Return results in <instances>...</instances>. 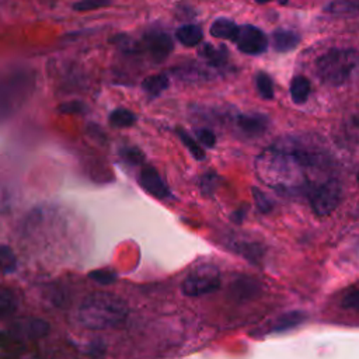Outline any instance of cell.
Segmentation results:
<instances>
[{"instance_id": "35", "label": "cell", "mask_w": 359, "mask_h": 359, "mask_svg": "<svg viewBox=\"0 0 359 359\" xmlns=\"http://www.w3.org/2000/svg\"><path fill=\"white\" fill-rule=\"evenodd\" d=\"M358 182H359V174H358Z\"/></svg>"}, {"instance_id": "6", "label": "cell", "mask_w": 359, "mask_h": 359, "mask_svg": "<svg viewBox=\"0 0 359 359\" xmlns=\"http://www.w3.org/2000/svg\"><path fill=\"white\" fill-rule=\"evenodd\" d=\"M234 42L237 43V48L247 55H261L268 48L266 35L258 27L250 24L238 27Z\"/></svg>"}, {"instance_id": "18", "label": "cell", "mask_w": 359, "mask_h": 359, "mask_svg": "<svg viewBox=\"0 0 359 359\" xmlns=\"http://www.w3.org/2000/svg\"><path fill=\"white\" fill-rule=\"evenodd\" d=\"M324 10L335 15H356L359 13V3L353 0H334Z\"/></svg>"}, {"instance_id": "7", "label": "cell", "mask_w": 359, "mask_h": 359, "mask_svg": "<svg viewBox=\"0 0 359 359\" xmlns=\"http://www.w3.org/2000/svg\"><path fill=\"white\" fill-rule=\"evenodd\" d=\"M144 46L151 59L160 63L170 56L174 49V42L167 32L150 31L144 35Z\"/></svg>"}, {"instance_id": "3", "label": "cell", "mask_w": 359, "mask_h": 359, "mask_svg": "<svg viewBox=\"0 0 359 359\" xmlns=\"http://www.w3.org/2000/svg\"><path fill=\"white\" fill-rule=\"evenodd\" d=\"M318 77L328 86H342L359 74V52L355 49H330L316 62Z\"/></svg>"}, {"instance_id": "24", "label": "cell", "mask_w": 359, "mask_h": 359, "mask_svg": "<svg viewBox=\"0 0 359 359\" xmlns=\"http://www.w3.org/2000/svg\"><path fill=\"white\" fill-rule=\"evenodd\" d=\"M177 133L180 136V139L182 140V143L187 146V149L191 151V154L198 158V160H202L205 157V150L199 146V143L185 130L182 129H177Z\"/></svg>"}, {"instance_id": "27", "label": "cell", "mask_w": 359, "mask_h": 359, "mask_svg": "<svg viewBox=\"0 0 359 359\" xmlns=\"http://www.w3.org/2000/svg\"><path fill=\"white\" fill-rule=\"evenodd\" d=\"M88 278L100 285H111L116 280V273L108 269H95L88 273Z\"/></svg>"}, {"instance_id": "19", "label": "cell", "mask_w": 359, "mask_h": 359, "mask_svg": "<svg viewBox=\"0 0 359 359\" xmlns=\"http://www.w3.org/2000/svg\"><path fill=\"white\" fill-rule=\"evenodd\" d=\"M108 121L115 128H129L136 122V115L126 108H116L109 114Z\"/></svg>"}, {"instance_id": "12", "label": "cell", "mask_w": 359, "mask_h": 359, "mask_svg": "<svg viewBox=\"0 0 359 359\" xmlns=\"http://www.w3.org/2000/svg\"><path fill=\"white\" fill-rule=\"evenodd\" d=\"M210 35L219 39H229L234 41L238 32V25L229 20V18H217L212 25H210Z\"/></svg>"}, {"instance_id": "28", "label": "cell", "mask_w": 359, "mask_h": 359, "mask_svg": "<svg viewBox=\"0 0 359 359\" xmlns=\"http://www.w3.org/2000/svg\"><path fill=\"white\" fill-rule=\"evenodd\" d=\"M57 111L60 114H69V115H77V114H86L87 107L81 101H67L57 107Z\"/></svg>"}, {"instance_id": "34", "label": "cell", "mask_w": 359, "mask_h": 359, "mask_svg": "<svg viewBox=\"0 0 359 359\" xmlns=\"http://www.w3.org/2000/svg\"><path fill=\"white\" fill-rule=\"evenodd\" d=\"M258 4H262V3H268V1H271V0H255Z\"/></svg>"}, {"instance_id": "9", "label": "cell", "mask_w": 359, "mask_h": 359, "mask_svg": "<svg viewBox=\"0 0 359 359\" xmlns=\"http://www.w3.org/2000/svg\"><path fill=\"white\" fill-rule=\"evenodd\" d=\"M139 184L146 192H149L154 198H158V199H171L172 198L168 187L165 185V182L163 181L160 174L153 167L142 168V171L139 174Z\"/></svg>"}, {"instance_id": "5", "label": "cell", "mask_w": 359, "mask_h": 359, "mask_svg": "<svg viewBox=\"0 0 359 359\" xmlns=\"http://www.w3.org/2000/svg\"><path fill=\"white\" fill-rule=\"evenodd\" d=\"M342 196V188L341 184L334 180L328 178L325 181H321L309 189V201L311 205V209L320 215V216H327L332 213Z\"/></svg>"}, {"instance_id": "16", "label": "cell", "mask_w": 359, "mask_h": 359, "mask_svg": "<svg viewBox=\"0 0 359 359\" xmlns=\"http://www.w3.org/2000/svg\"><path fill=\"white\" fill-rule=\"evenodd\" d=\"M168 77L163 73L158 74H151L146 77L142 83V88L146 94H149L151 98L160 95L167 87H168Z\"/></svg>"}, {"instance_id": "8", "label": "cell", "mask_w": 359, "mask_h": 359, "mask_svg": "<svg viewBox=\"0 0 359 359\" xmlns=\"http://www.w3.org/2000/svg\"><path fill=\"white\" fill-rule=\"evenodd\" d=\"M50 325L41 318H20L11 324V334L18 338L38 339L49 334Z\"/></svg>"}, {"instance_id": "22", "label": "cell", "mask_w": 359, "mask_h": 359, "mask_svg": "<svg viewBox=\"0 0 359 359\" xmlns=\"http://www.w3.org/2000/svg\"><path fill=\"white\" fill-rule=\"evenodd\" d=\"M255 84L259 95L265 100H272L273 98V81L269 74L259 72L255 76Z\"/></svg>"}, {"instance_id": "33", "label": "cell", "mask_w": 359, "mask_h": 359, "mask_svg": "<svg viewBox=\"0 0 359 359\" xmlns=\"http://www.w3.org/2000/svg\"><path fill=\"white\" fill-rule=\"evenodd\" d=\"M287 1H289V0H278V3H279V4H282V6H286V4H287Z\"/></svg>"}, {"instance_id": "32", "label": "cell", "mask_w": 359, "mask_h": 359, "mask_svg": "<svg viewBox=\"0 0 359 359\" xmlns=\"http://www.w3.org/2000/svg\"><path fill=\"white\" fill-rule=\"evenodd\" d=\"M196 136L198 140L206 147H213L216 144V136L210 129H198Z\"/></svg>"}, {"instance_id": "26", "label": "cell", "mask_w": 359, "mask_h": 359, "mask_svg": "<svg viewBox=\"0 0 359 359\" xmlns=\"http://www.w3.org/2000/svg\"><path fill=\"white\" fill-rule=\"evenodd\" d=\"M111 0H77L73 3L74 11H94L104 7H108Z\"/></svg>"}, {"instance_id": "15", "label": "cell", "mask_w": 359, "mask_h": 359, "mask_svg": "<svg viewBox=\"0 0 359 359\" xmlns=\"http://www.w3.org/2000/svg\"><path fill=\"white\" fill-rule=\"evenodd\" d=\"M175 36L177 39L184 45V46H188V48H192V46H196L198 43H201L202 38H203V32L202 29L195 25V24H185L182 27H180L177 31H175Z\"/></svg>"}, {"instance_id": "25", "label": "cell", "mask_w": 359, "mask_h": 359, "mask_svg": "<svg viewBox=\"0 0 359 359\" xmlns=\"http://www.w3.org/2000/svg\"><path fill=\"white\" fill-rule=\"evenodd\" d=\"M341 307L349 311H359V286H355L344 293L339 302Z\"/></svg>"}, {"instance_id": "4", "label": "cell", "mask_w": 359, "mask_h": 359, "mask_svg": "<svg viewBox=\"0 0 359 359\" xmlns=\"http://www.w3.org/2000/svg\"><path fill=\"white\" fill-rule=\"evenodd\" d=\"M220 287V271L212 264L198 265L184 279L181 289L187 296H202Z\"/></svg>"}, {"instance_id": "13", "label": "cell", "mask_w": 359, "mask_h": 359, "mask_svg": "<svg viewBox=\"0 0 359 359\" xmlns=\"http://www.w3.org/2000/svg\"><path fill=\"white\" fill-rule=\"evenodd\" d=\"M300 38L296 32L287 29H278L272 34V43L275 50L278 52H289L294 49L299 43Z\"/></svg>"}, {"instance_id": "20", "label": "cell", "mask_w": 359, "mask_h": 359, "mask_svg": "<svg viewBox=\"0 0 359 359\" xmlns=\"http://www.w3.org/2000/svg\"><path fill=\"white\" fill-rule=\"evenodd\" d=\"M17 306L18 302L15 294L10 289L0 286V317L11 314L13 311H15Z\"/></svg>"}, {"instance_id": "30", "label": "cell", "mask_w": 359, "mask_h": 359, "mask_svg": "<svg viewBox=\"0 0 359 359\" xmlns=\"http://www.w3.org/2000/svg\"><path fill=\"white\" fill-rule=\"evenodd\" d=\"M121 157H122L126 163H129V164H132V165L140 164V163L143 161V154H142V151H140L139 149H136V147H123V149L121 150Z\"/></svg>"}, {"instance_id": "17", "label": "cell", "mask_w": 359, "mask_h": 359, "mask_svg": "<svg viewBox=\"0 0 359 359\" xmlns=\"http://www.w3.org/2000/svg\"><path fill=\"white\" fill-rule=\"evenodd\" d=\"M310 94V81L304 76L293 77L290 83V95L294 104H303Z\"/></svg>"}, {"instance_id": "31", "label": "cell", "mask_w": 359, "mask_h": 359, "mask_svg": "<svg viewBox=\"0 0 359 359\" xmlns=\"http://www.w3.org/2000/svg\"><path fill=\"white\" fill-rule=\"evenodd\" d=\"M217 175L215 172H206L205 175L201 177L199 180V185L203 194H212L216 187H217Z\"/></svg>"}, {"instance_id": "21", "label": "cell", "mask_w": 359, "mask_h": 359, "mask_svg": "<svg viewBox=\"0 0 359 359\" xmlns=\"http://www.w3.org/2000/svg\"><path fill=\"white\" fill-rule=\"evenodd\" d=\"M17 268V258L14 251L4 244H0V272L11 273Z\"/></svg>"}, {"instance_id": "11", "label": "cell", "mask_w": 359, "mask_h": 359, "mask_svg": "<svg viewBox=\"0 0 359 359\" xmlns=\"http://www.w3.org/2000/svg\"><path fill=\"white\" fill-rule=\"evenodd\" d=\"M306 320L304 313L302 311H289L285 313L282 316H279L278 318H275L269 327V332H283L287 331L290 328L297 327L299 324H302Z\"/></svg>"}, {"instance_id": "23", "label": "cell", "mask_w": 359, "mask_h": 359, "mask_svg": "<svg viewBox=\"0 0 359 359\" xmlns=\"http://www.w3.org/2000/svg\"><path fill=\"white\" fill-rule=\"evenodd\" d=\"M15 203V192L10 185L0 182V213H7Z\"/></svg>"}, {"instance_id": "2", "label": "cell", "mask_w": 359, "mask_h": 359, "mask_svg": "<svg viewBox=\"0 0 359 359\" xmlns=\"http://www.w3.org/2000/svg\"><path fill=\"white\" fill-rule=\"evenodd\" d=\"M128 316V307L118 296L95 292L80 303L76 317L80 325L90 330H105L116 327Z\"/></svg>"}, {"instance_id": "14", "label": "cell", "mask_w": 359, "mask_h": 359, "mask_svg": "<svg viewBox=\"0 0 359 359\" xmlns=\"http://www.w3.org/2000/svg\"><path fill=\"white\" fill-rule=\"evenodd\" d=\"M199 55L205 57L210 66H215V67L224 66L229 57L226 46H213L212 43H205L201 48Z\"/></svg>"}, {"instance_id": "1", "label": "cell", "mask_w": 359, "mask_h": 359, "mask_svg": "<svg viewBox=\"0 0 359 359\" xmlns=\"http://www.w3.org/2000/svg\"><path fill=\"white\" fill-rule=\"evenodd\" d=\"M320 154L297 146L283 143L265 149L254 163V171L261 182L279 192L296 194L309 191V170L320 165Z\"/></svg>"}, {"instance_id": "10", "label": "cell", "mask_w": 359, "mask_h": 359, "mask_svg": "<svg viewBox=\"0 0 359 359\" xmlns=\"http://www.w3.org/2000/svg\"><path fill=\"white\" fill-rule=\"evenodd\" d=\"M269 121L265 115L261 114H240L236 118L237 129L250 137H257L265 133L268 129Z\"/></svg>"}, {"instance_id": "29", "label": "cell", "mask_w": 359, "mask_h": 359, "mask_svg": "<svg viewBox=\"0 0 359 359\" xmlns=\"http://www.w3.org/2000/svg\"><path fill=\"white\" fill-rule=\"evenodd\" d=\"M252 196H254V202H255L257 208L262 213H266V212H269L273 208L272 201L264 192H261L258 188H252Z\"/></svg>"}]
</instances>
